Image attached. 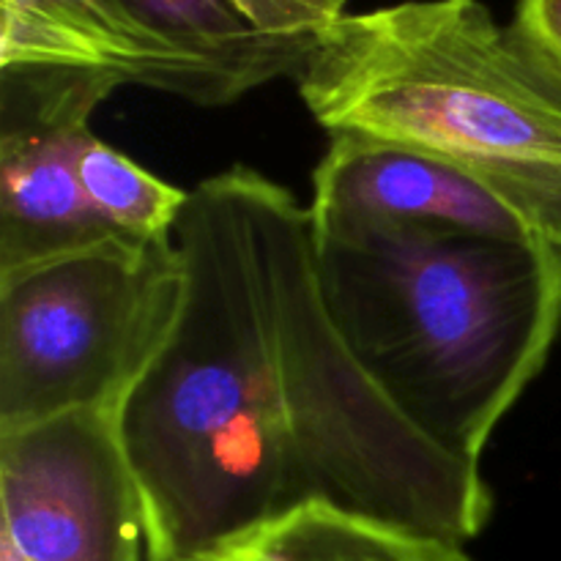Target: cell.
<instances>
[{"label":"cell","instance_id":"cell-8","mask_svg":"<svg viewBox=\"0 0 561 561\" xmlns=\"http://www.w3.org/2000/svg\"><path fill=\"white\" fill-rule=\"evenodd\" d=\"M310 217L316 233L427 228L513 241L542 239L518 208L463 170L356 135H332L312 175Z\"/></svg>","mask_w":561,"mask_h":561},{"label":"cell","instance_id":"cell-2","mask_svg":"<svg viewBox=\"0 0 561 561\" xmlns=\"http://www.w3.org/2000/svg\"><path fill=\"white\" fill-rule=\"evenodd\" d=\"M316 268L334 329L383 398L442 453L482 469L559 337L561 247L362 228L316 233Z\"/></svg>","mask_w":561,"mask_h":561},{"label":"cell","instance_id":"cell-9","mask_svg":"<svg viewBox=\"0 0 561 561\" xmlns=\"http://www.w3.org/2000/svg\"><path fill=\"white\" fill-rule=\"evenodd\" d=\"M219 561H474L458 542L334 507H305Z\"/></svg>","mask_w":561,"mask_h":561},{"label":"cell","instance_id":"cell-7","mask_svg":"<svg viewBox=\"0 0 561 561\" xmlns=\"http://www.w3.org/2000/svg\"><path fill=\"white\" fill-rule=\"evenodd\" d=\"M115 88L102 71L0 69V272L118 233L80 181L91 115Z\"/></svg>","mask_w":561,"mask_h":561},{"label":"cell","instance_id":"cell-6","mask_svg":"<svg viewBox=\"0 0 561 561\" xmlns=\"http://www.w3.org/2000/svg\"><path fill=\"white\" fill-rule=\"evenodd\" d=\"M0 540L25 561H142V502L115 411L0 433Z\"/></svg>","mask_w":561,"mask_h":561},{"label":"cell","instance_id":"cell-4","mask_svg":"<svg viewBox=\"0 0 561 561\" xmlns=\"http://www.w3.org/2000/svg\"><path fill=\"white\" fill-rule=\"evenodd\" d=\"M186 266L170 239L113 233L0 272V433L121 414L179 327Z\"/></svg>","mask_w":561,"mask_h":561},{"label":"cell","instance_id":"cell-12","mask_svg":"<svg viewBox=\"0 0 561 561\" xmlns=\"http://www.w3.org/2000/svg\"><path fill=\"white\" fill-rule=\"evenodd\" d=\"M0 561H25V559H22L20 553H16V548L11 546V542L0 540Z\"/></svg>","mask_w":561,"mask_h":561},{"label":"cell","instance_id":"cell-3","mask_svg":"<svg viewBox=\"0 0 561 561\" xmlns=\"http://www.w3.org/2000/svg\"><path fill=\"white\" fill-rule=\"evenodd\" d=\"M299 93L329 135L442 159L561 247V80L480 0L343 14L299 71Z\"/></svg>","mask_w":561,"mask_h":561},{"label":"cell","instance_id":"cell-10","mask_svg":"<svg viewBox=\"0 0 561 561\" xmlns=\"http://www.w3.org/2000/svg\"><path fill=\"white\" fill-rule=\"evenodd\" d=\"M80 181L96 211L135 239H170L190 201V192L157 179L96 135L82 146Z\"/></svg>","mask_w":561,"mask_h":561},{"label":"cell","instance_id":"cell-1","mask_svg":"<svg viewBox=\"0 0 561 561\" xmlns=\"http://www.w3.org/2000/svg\"><path fill=\"white\" fill-rule=\"evenodd\" d=\"M179 327L121 409L148 561H219L305 507L466 546L493 493L427 442L334 329L310 206L257 170L190 190Z\"/></svg>","mask_w":561,"mask_h":561},{"label":"cell","instance_id":"cell-5","mask_svg":"<svg viewBox=\"0 0 561 561\" xmlns=\"http://www.w3.org/2000/svg\"><path fill=\"white\" fill-rule=\"evenodd\" d=\"M348 0H3L0 69L102 71L228 107L305 69Z\"/></svg>","mask_w":561,"mask_h":561},{"label":"cell","instance_id":"cell-11","mask_svg":"<svg viewBox=\"0 0 561 561\" xmlns=\"http://www.w3.org/2000/svg\"><path fill=\"white\" fill-rule=\"evenodd\" d=\"M513 27L561 80V0H515Z\"/></svg>","mask_w":561,"mask_h":561}]
</instances>
